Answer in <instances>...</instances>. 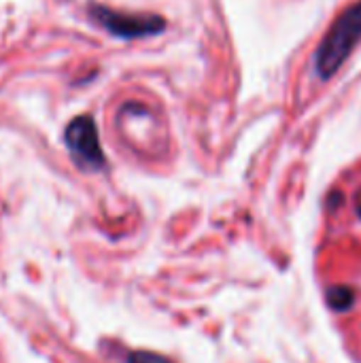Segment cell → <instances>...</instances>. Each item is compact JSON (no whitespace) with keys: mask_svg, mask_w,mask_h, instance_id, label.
Wrapping results in <instances>:
<instances>
[{"mask_svg":"<svg viewBox=\"0 0 361 363\" xmlns=\"http://www.w3.org/2000/svg\"><path fill=\"white\" fill-rule=\"evenodd\" d=\"M128 363H172L170 359L157 355V353H151V351H134L128 355Z\"/></svg>","mask_w":361,"mask_h":363,"instance_id":"obj_3","label":"cell"},{"mask_svg":"<svg viewBox=\"0 0 361 363\" xmlns=\"http://www.w3.org/2000/svg\"><path fill=\"white\" fill-rule=\"evenodd\" d=\"M64 138L79 166H83L85 170H100L104 166V153L98 140V130L89 115H81L70 121Z\"/></svg>","mask_w":361,"mask_h":363,"instance_id":"obj_1","label":"cell"},{"mask_svg":"<svg viewBox=\"0 0 361 363\" xmlns=\"http://www.w3.org/2000/svg\"><path fill=\"white\" fill-rule=\"evenodd\" d=\"M94 19H98L109 32L117 34V36H126V38H134V36H147V34H155L164 28V21L160 17L153 15H132V13H117L111 9H94L91 11Z\"/></svg>","mask_w":361,"mask_h":363,"instance_id":"obj_2","label":"cell"}]
</instances>
